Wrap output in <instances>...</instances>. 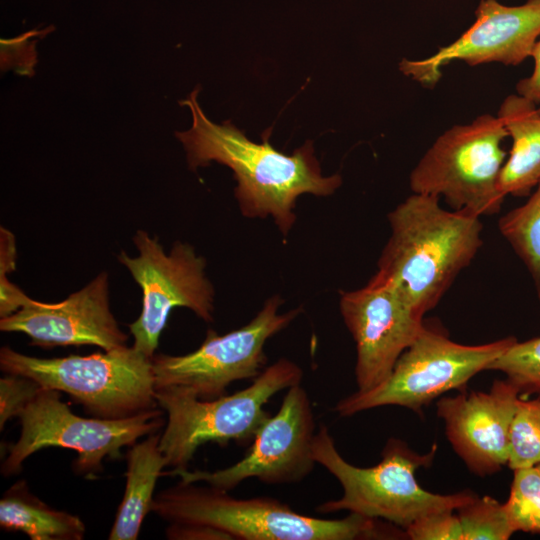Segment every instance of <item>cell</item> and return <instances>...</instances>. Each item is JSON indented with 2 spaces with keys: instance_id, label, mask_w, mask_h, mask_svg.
I'll return each mask as SVG.
<instances>
[{
  "instance_id": "obj_2",
  "label": "cell",
  "mask_w": 540,
  "mask_h": 540,
  "mask_svg": "<svg viewBox=\"0 0 540 540\" xmlns=\"http://www.w3.org/2000/svg\"><path fill=\"white\" fill-rule=\"evenodd\" d=\"M388 220L391 234L376 274L392 282L423 317L481 248L480 217L446 210L439 198L413 193Z\"/></svg>"
},
{
  "instance_id": "obj_29",
  "label": "cell",
  "mask_w": 540,
  "mask_h": 540,
  "mask_svg": "<svg viewBox=\"0 0 540 540\" xmlns=\"http://www.w3.org/2000/svg\"><path fill=\"white\" fill-rule=\"evenodd\" d=\"M534 61L532 73L521 79L516 90L519 95L540 105V38L538 39L531 57Z\"/></svg>"
},
{
  "instance_id": "obj_16",
  "label": "cell",
  "mask_w": 540,
  "mask_h": 540,
  "mask_svg": "<svg viewBox=\"0 0 540 540\" xmlns=\"http://www.w3.org/2000/svg\"><path fill=\"white\" fill-rule=\"evenodd\" d=\"M519 398V388L506 378L495 380L489 391H461L437 400L446 436L471 473L485 477L508 464Z\"/></svg>"
},
{
  "instance_id": "obj_24",
  "label": "cell",
  "mask_w": 540,
  "mask_h": 540,
  "mask_svg": "<svg viewBox=\"0 0 540 540\" xmlns=\"http://www.w3.org/2000/svg\"><path fill=\"white\" fill-rule=\"evenodd\" d=\"M488 370L500 371L520 390L522 398L540 397V336L513 342Z\"/></svg>"
},
{
  "instance_id": "obj_13",
  "label": "cell",
  "mask_w": 540,
  "mask_h": 540,
  "mask_svg": "<svg viewBox=\"0 0 540 540\" xmlns=\"http://www.w3.org/2000/svg\"><path fill=\"white\" fill-rule=\"evenodd\" d=\"M340 312L356 346L358 391L382 383L425 324L403 293L375 274L358 290L342 292Z\"/></svg>"
},
{
  "instance_id": "obj_8",
  "label": "cell",
  "mask_w": 540,
  "mask_h": 540,
  "mask_svg": "<svg viewBox=\"0 0 540 540\" xmlns=\"http://www.w3.org/2000/svg\"><path fill=\"white\" fill-rule=\"evenodd\" d=\"M516 340L509 336L490 343L465 345L425 325L382 383L342 398L334 410L340 417H350L393 405L422 415L423 409L443 394L451 390L465 391L469 380L488 370Z\"/></svg>"
},
{
  "instance_id": "obj_7",
  "label": "cell",
  "mask_w": 540,
  "mask_h": 540,
  "mask_svg": "<svg viewBox=\"0 0 540 540\" xmlns=\"http://www.w3.org/2000/svg\"><path fill=\"white\" fill-rule=\"evenodd\" d=\"M508 133L498 116L483 114L443 132L410 174L413 193L444 198L454 210L475 216L500 211L498 186Z\"/></svg>"
},
{
  "instance_id": "obj_15",
  "label": "cell",
  "mask_w": 540,
  "mask_h": 540,
  "mask_svg": "<svg viewBox=\"0 0 540 540\" xmlns=\"http://www.w3.org/2000/svg\"><path fill=\"white\" fill-rule=\"evenodd\" d=\"M3 332H20L32 345H94L109 351L127 346L110 310L109 278L101 272L91 282L57 303L29 299L18 311L0 319Z\"/></svg>"
},
{
  "instance_id": "obj_21",
  "label": "cell",
  "mask_w": 540,
  "mask_h": 540,
  "mask_svg": "<svg viewBox=\"0 0 540 540\" xmlns=\"http://www.w3.org/2000/svg\"><path fill=\"white\" fill-rule=\"evenodd\" d=\"M513 471L510 493L504 503L515 532L540 534V468L538 465Z\"/></svg>"
},
{
  "instance_id": "obj_22",
  "label": "cell",
  "mask_w": 540,
  "mask_h": 540,
  "mask_svg": "<svg viewBox=\"0 0 540 540\" xmlns=\"http://www.w3.org/2000/svg\"><path fill=\"white\" fill-rule=\"evenodd\" d=\"M463 540H508L515 533L504 503L491 496L478 497L456 509Z\"/></svg>"
},
{
  "instance_id": "obj_23",
  "label": "cell",
  "mask_w": 540,
  "mask_h": 540,
  "mask_svg": "<svg viewBox=\"0 0 540 540\" xmlns=\"http://www.w3.org/2000/svg\"><path fill=\"white\" fill-rule=\"evenodd\" d=\"M540 464V397L522 398L510 430L508 467L515 470Z\"/></svg>"
},
{
  "instance_id": "obj_20",
  "label": "cell",
  "mask_w": 540,
  "mask_h": 540,
  "mask_svg": "<svg viewBox=\"0 0 540 540\" xmlns=\"http://www.w3.org/2000/svg\"><path fill=\"white\" fill-rule=\"evenodd\" d=\"M499 230L525 264L540 293V182L526 203L500 218Z\"/></svg>"
},
{
  "instance_id": "obj_27",
  "label": "cell",
  "mask_w": 540,
  "mask_h": 540,
  "mask_svg": "<svg viewBox=\"0 0 540 540\" xmlns=\"http://www.w3.org/2000/svg\"><path fill=\"white\" fill-rule=\"evenodd\" d=\"M456 510L426 514L412 522L404 531L411 540H463Z\"/></svg>"
},
{
  "instance_id": "obj_12",
  "label": "cell",
  "mask_w": 540,
  "mask_h": 540,
  "mask_svg": "<svg viewBox=\"0 0 540 540\" xmlns=\"http://www.w3.org/2000/svg\"><path fill=\"white\" fill-rule=\"evenodd\" d=\"M315 433L311 400L301 384H297L287 389L278 412L259 429L241 460L216 471L171 470L163 475L228 492L250 478L267 484L299 482L316 464L312 453Z\"/></svg>"
},
{
  "instance_id": "obj_17",
  "label": "cell",
  "mask_w": 540,
  "mask_h": 540,
  "mask_svg": "<svg viewBox=\"0 0 540 540\" xmlns=\"http://www.w3.org/2000/svg\"><path fill=\"white\" fill-rule=\"evenodd\" d=\"M497 116L512 140L499 174V189L505 196H526L540 182L539 105L511 94L501 103Z\"/></svg>"
},
{
  "instance_id": "obj_4",
  "label": "cell",
  "mask_w": 540,
  "mask_h": 540,
  "mask_svg": "<svg viewBox=\"0 0 540 540\" xmlns=\"http://www.w3.org/2000/svg\"><path fill=\"white\" fill-rule=\"evenodd\" d=\"M436 451L434 444L428 453L419 454L406 442L390 438L379 463L372 467H357L343 458L327 426L321 424L312 442L313 457L337 479L343 494L339 499L319 504L316 510L320 513L348 511L386 521L403 530L426 514L456 510L476 494L468 490L435 494L417 481L416 471L430 466Z\"/></svg>"
},
{
  "instance_id": "obj_5",
  "label": "cell",
  "mask_w": 540,
  "mask_h": 540,
  "mask_svg": "<svg viewBox=\"0 0 540 540\" xmlns=\"http://www.w3.org/2000/svg\"><path fill=\"white\" fill-rule=\"evenodd\" d=\"M303 371L281 358L264 368L248 387L230 395L201 399L182 387L155 389V398L167 414L159 448L173 471L185 470L198 448L208 442L226 446L230 441L249 444L271 416L265 404L276 393L301 384Z\"/></svg>"
},
{
  "instance_id": "obj_10",
  "label": "cell",
  "mask_w": 540,
  "mask_h": 540,
  "mask_svg": "<svg viewBox=\"0 0 540 540\" xmlns=\"http://www.w3.org/2000/svg\"><path fill=\"white\" fill-rule=\"evenodd\" d=\"M133 242L138 256L121 251L117 258L143 294L141 313L129 324L132 346L152 358L174 307L189 308L205 322L213 321L215 291L205 274L206 260L190 244L176 241L166 253L159 238L144 230L136 232Z\"/></svg>"
},
{
  "instance_id": "obj_9",
  "label": "cell",
  "mask_w": 540,
  "mask_h": 540,
  "mask_svg": "<svg viewBox=\"0 0 540 540\" xmlns=\"http://www.w3.org/2000/svg\"><path fill=\"white\" fill-rule=\"evenodd\" d=\"M162 416V411L155 408L121 419L85 418L70 410L59 391L42 388L18 416L20 436L9 446L1 473L16 475L33 453L60 447L78 453L73 462L75 473L95 478L103 470L104 459L119 458L121 448L158 432L164 425Z\"/></svg>"
},
{
  "instance_id": "obj_3",
  "label": "cell",
  "mask_w": 540,
  "mask_h": 540,
  "mask_svg": "<svg viewBox=\"0 0 540 540\" xmlns=\"http://www.w3.org/2000/svg\"><path fill=\"white\" fill-rule=\"evenodd\" d=\"M151 512L169 523L202 524L232 540L394 539L395 525L349 513L341 519L307 516L274 498H235L207 484L179 481L154 496Z\"/></svg>"
},
{
  "instance_id": "obj_18",
  "label": "cell",
  "mask_w": 540,
  "mask_h": 540,
  "mask_svg": "<svg viewBox=\"0 0 540 540\" xmlns=\"http://www.w3.org/2000/svg\"><path fill=\"white\" fill-rule=\"evenodd\" d=\"M161 433L150 434L130 446L126 454L125 491L117 509L109 540H135L145 516L151 512L157 479L167 460L159 448Z\"/></svg>"
},
{
  "instance_id": "obj_1",
  "label": "cell",
  "mask_w": 540,
  "mask_h": 540,
  "mask_svg": "<svg viewBox=\"0 0 540 540\" xmlns=\"http://www.w3.org/2000/svg\"><path fill=\"white\" fill-rule=\"evenodd\" d=\"M198 93L196 87L180 102L190 108L193 121L189 130L175 135L184 146L190 169L214 161L233 171L235 197L243 216H271L287 236L296 220L294 208L300 195L328 196L341 185L339 174L322 175L311 141L288 155L271 145L269 128L262 134L263 142L255 143L230 121H210L199 106Z\"/></svg>"
},
{
  "instance_id": "obj_14",
  "label": "cell",
  "mask_w": 540,
  "mask_h": 540,
  "mask_svg": "<svg viewBox=\"0 0 540 540\" xmlns=\"http://www.w3.org/2000/svg\"><path fill=\"white\" fill-rule=\"evenodd\" d=\"M474 23L455 41L420 59H403L399 70L423 86H435L442 68L452 61L470 66L486 63L518 65L532 57L540 38V0L507 6L498 0H481Z\"/></svg>"
},
{
  "instance_id": "obj_30",
  "label": "cell",
  "mask_w": 540,
  "mask_h": 540,
  "mask_svg": "<svg viewBox=\"0 0 540 540\" xmlns=\"http://www.w3.org/2000/svg\"><path fill=\"white\" fill-rule=\"evenodd\" d=\"M539 468H540V464H538Z\"/></svg>"
},
{
  "instance_id": "obj_28",
  "label": "cell",
  "mask_w": 540,
  "mask_h": 540,
  "mask_svg": "<svg viewBox=\"0 0 540 540\" xmlns=\"http://www.w3.org/2000/svg\"><path fill=\"white\" fill-rule=\"evenodd\" d=\"M165 535L171 540H232L224 531L202 524L170 523Z\"/></svg>"
},
{
  "instance_id": "obj_25",
  "label": "cell",
  "mask_w": 540,
  "mask_h": 540,
  "mask_svg": "<svg viewBox=\"0 0 540 540\" xmlns=\"http://www.w3.org/2000/svg\"><path fill=\"white\" fill-rule=\"evenodd\" d=\"M14 235L0 228V318L18 311L29 299L19 287L8 280L7 274L14 271L16 262Z\"/></svg>"
},
{
  "instance_id": "obj_11",
  "label": "cell",
  "mask_w": 540,
  "mask_h": 540,
  "mask_svg": "<svg viewBox=\"0 0 540 540\" xmlns=\"http://www.w3.org/2000/svg\"><path fill=\"white\" fill-rule=\"evenodd\" d=\"M282 304L281 297L274 295L246 325L223 335L209 329L202 344L188 354H155V389L182 387L198 398L214 399L225 395L234 381L257 377L266 363L267 340L301 313L300 308L279 313Z\"/></svg>"
},
{
  "instance_id": "obj_26",
  "label": "cell",
  "mask_w": 540,
  "mask_h": 540,
  "mask_svg": "<svg viewBox=\"0 0 540 540\" xmlns=\"http://www.w3.org/2000/svg\"><path fill=\"white\" fill-rule=\"evenodd\" d=\"M42 388L35 380L16 374L5 373V376L0 378L1 431L9 419L22 413Z\"/></svg>"
},
{
  "instance_id": "obj_19",
  "label": "cell",
  "mask_w": 540,
  "mask_h": 540,
  "mask_svg": "<svg viewBox=\"0 0 540 540\" xmlns=\"http://www.w3.org/2000/svg\"><path fill=\"white\" fill-rule=\"evenodd\" d=\"M0 526L24 532L32 540H81L86 531L78 516L55 510L34 496L25 480L4 492L0 500Z\"/></svg>"
},
{
  "instance_id": "obj_31",
  "label": "cell",
  "mask_w": 540,
  "mask_h": 540,
  "mask_svg": "<svg viewBox=\"0 0 540 540\" xmlns=\"http://www.w3.org/2000/svg\"><path fill=\"white\" fill-rule=\"evenodd\" d=\"M539 109H540V105H539Z\"/></svg>"
},
{
  "instance_id": "obj_6",
  "label": "cell",
  "mask_w": 540,
  "mask_h": 540,
  "mask_svg": "<svg viewBox=\"0 0 540 540\" xmlns=\"http://www.w3.org/2000/svg\"><path fill=\"white\" fill-rule=\"evenodd\" d=\"M0 369L68 394L97 418H127L159 407L152 358L133 346L58 358L32 357L4 346Z\"/></svg>"
}]
</instances>
